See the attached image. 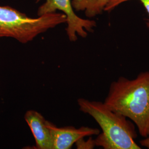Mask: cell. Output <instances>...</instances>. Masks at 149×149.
I'll return each instance as SVG.
<instances>
[{
    "instance_id": "obj_10",
    "label": "cell",
    "mask_w": 149,
    "mask_h": 149,
    "mask_svg": "<svg viewBox=\"0 0 149 149\" xmlns=\"http://www.w3.org/2000/svg\"><path fill=\"white\" fill-rule=\"evenodd\" d=\"M140 143L141 144V146L147 148L148 149H149V128L148 132V135L146 138L143 139L140 141Z\"/></svg>"
},
{
    "instance_id": "obj_3",
    "label": "cell",
    "mask_w": 149,
    "mask_h": 149,
    "mask_svg": "<svg viewBox=\"0 0 149 149\" xmlns=\"http://www.w3.org/2000/svg\"><path fill=\"white\" fill-rule=\"evenodd\" d=\"M66 21L64 13L54 12L33 18L10 6H0V38H12L26 44Z\"/></svg>"
},
{
    "instance_id": "obj_9",
    "label": "cell",
    "mask_w": 149,
    "mask_h": 149,
    "mask_svg": "<svg viewBox=\"0 0 149 149\" xmlns=\"http://www.w3.org/2000/svg\"><path fill=\"white\" fill-rule=\"evenodd\" d=\"M76 144L78 149H93L96 146L95 140H93L91 138L86 141L84 140V138L81 139L76 143Z\"/></svg>"
},
{
    "instance_id": "obj_2",
    "label": "cell",
    "mask_w": 149,
    "mask_h": 149,
    "mask_svg": "<svg viewBox=\"0 0 149 149\" xmlns=\"http://www.w3.org/2000/svg\"><path fill=\"white\" fill-rule=\"evenodd\" d=\"M77 103L82 112L93 118L101 128L95 140L96 146L104 149H140L135 140L138 135L131 120L114 112L104 103L79 98Z\"/></svg>"
},
{
    "instance_id": "obj_4",
    "label": "cell",
    "mask_w": 149,
    "mask_h": 149,
    "mask_svg": "<svg viewBox=\"0 0 149 149\" xmlns=\"http://www.w3.org/2000/svg\"><path fill=\"white\" fill-rule=\"evenodd\" d=\"M40 0H37L39 2ZM60 10L66 16L68 26L66 33L71 42H75L77 39V35L86 38L87 32H93L96 22L93 20L83 19L74 13L71 0H45V2L40 6L38 10V16L56 12Z\"/></svg>"
},
{
    "instance_id": "obj_7",
    "label": "cell",
    "mask_w": 149,
    "mask_h": 149,
    "mask_svg": "<svg viewBox=\"0 0 149 149\" xmlns=\"http://www.w3.org/2000/svg\"><path fill=\"white\" fill-rule=\"evenodd\" d=\"M110 0H72L71 4L74 10L84 11L85 15L92 18L100 15Z\"/></svg>"
},
{
    "instance_id": "obj_6",
    "label": "cell",
    "mask_w": 149,
    "mask_h": 149,
    "mask_svg": "<svg viewBox=\"0 0 149 149\" xmlns=\"http://www.w3.org/2000/svg\"><path fill=\"white\" fill-rule=\"evenodd\" d=\"M24 119L32 131L36 140V148L53 149V140L49 121L47 120L39 112L34 110L28 111Z\"/></svg>"
},
{
    "instance_id": "obj_8",
    "label": "cell",
    "mask_w": 149,
    "mask_h": 149,
    "mask_svg": "<svg viewBox=\"0 0 149 149\" xmlns=\"http://www.w3.org/2000/svg\"><path fill=\"white\" fill-rule=\"evenodd\" d=\"M129 1H132V0H110L108 3L107 4V5L106 6V7H105L104 11L110 12L113 9H114L116 7L120 5L121 3H124L125 2H127ZM138 1L141 2V3L143 5L145 8L146 9V10L148 13L149 19L146 23V26L149 30V0H138Z\"/></svg>"
},
{
    "instance_id": "obj_1",
    "label": "cell",
    "mask_w": 149,
    "mask_h": 149,
    "mask_svg": "<svg viewBox=\"0 0 149 149\" xmlns=\"http://www.w3.org/2000/svg\"><path fill=\"white\" fill-rule=\"evenodd\" d=\"M104 103L131 120L146 138L149 128V71L140 73L133 80L121 76L113 81Z\"/></svg>"
},
{
    "instance_id": "obj_5",
    "label": "cell",
    "mask_w": 149,
    "mask_h": 149,
    "mask_svg": "<svg viewBox=\"0 0 149 149\" xmlns=\"http://www.w3.org/2000/svg\"><path fill=\"white\" fill-rule=\"evenodd\" d=\"M49 126L53 136V149H71L80 139L100 133L98 129L87 127L76 128L69 126L59 128L50 122Z\"/></svg>"
}]
</instances>
